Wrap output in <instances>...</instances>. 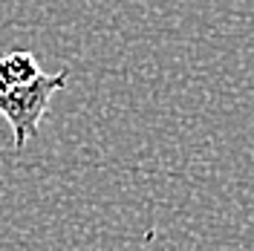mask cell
<instances>
[{
	"mask_svg": "<svg viewBox=\"0 0 254 251\" xmlns=\"http://www.w3.org/2000/svg\"><path fill=\"white\" fill-rule=\"evenodd\" d=\"M66 81H69V69H61L55 75L41 72L29 84H20V87L0 95V116L12 127L15 150H23L32 136H38V127H41V122L49 110L52 95L64 90Z\"/></svg>",
	"mask_w": 254,
	"mask_h": 251,
	"instance_id": "6da1fadb",
	"label": "cell"
},
{
	"mask_svg": "<svg viewBox=\"0 0 254 251\" xmlns=\"http://www.w3.org/2000/svg\"><path fill=\"white\" fill-rule=\"evenodd\" d=\"M38 75H41V66H38V58L29 49H17V52L0 55V95L20 87V84H29Z\"/></svg>",
	"mask_w": 254,
	"mask_h": 251,
	"instance_id": "7a4b0ae2",
	"label": "cell"
}]
</instances>
